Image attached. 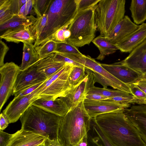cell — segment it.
I'll return each mask as SVG.
<instances>
[{
  "label": "cell",
  "instance_id": "603a6c76",
  "mask_svg": "<svg viewBox=\"0 0 146 146\" xmlns=\"http://www.w3.org/2000/svg\"><path fill=\"white\" fill-rule=\"evenodd\" d=\"M90 125V129L88 133L87 146H113L98 125L94 118H92Z\"/></svg>",
  "mask_w": 146,
  "mask_h": 146
},
{
  "label": "cell",
  "instance_id": "6da1fadb",
  "mask_svg": "<svg viewBox=\"0 0 146 146\" xmlns=\"http://www.w3.org/2000/svg\"><path fill=\"white\" fill-rule=\"evenodd\" d=\"M124 111L119 110L102 114L94 118L113 146H146Z\"/></svg>",
  "mask_w": 146,
  "mask_h": 146
},
{
  "label": "cell",
  "instance_id": "2e32d148",
  "mask_svg": "<svg viewBox=\"0 0 146 146\" xmlns=\"http://www.w3.org/2000/svg\"><path fill=\"white\" fill-rule=\"evenodd\" d=\"M122 61L143 75L145 74L146 73V39Z\"/></svg>",
  "mask_w": 146,
  "mask_h": 146
},
{
  "label": "cell",
  "instance_id": "8d00e7d4",
  "mask_svg": "<svg viewBox=\"0 0 146 146\" xmlns=\"http://www.w3.org/2000/svg\"><path fill=\"white\" fill-rule=\"evenodd\" d=\"M100 0H77V12L95 7Z\"/></svg>",
  "mask_w": 146,
  "mask_h": 146
},
{
  "label": "cell",
  "instance_id": "d6a6232c",
  "mask_svg": "<svg viewBox=\"0 0 146 146\" xmlns=\"http://www.w3.org/2000/svg\"><path fill=\"white\" fill-rule=\"evenodd\" d=\"M131 94L133 96L131 104L146 105V94L133 84L129 85Z\"/></svg>",
  "mask_w": 146,
  "mask_h": 146
},
{
  "label": "cell",
  "instance_id": "5bb4252c",
  "mask_svg": "<svg viewBox=\"0 0 146 146\" xmlns=\"http://www.w3.org/2000/svg\"><path fill=\"white\" fill-rule=\"evenodd\" d=\"M106 70L117 79L129 85L142 78L143 75L123 63L122 61L111 64H101Z\"/></svg>",
  "mask_w": 146,
  "mask_h": 146
},
{
  "label": "cell",
  "instance_id": "3957f363",
  "mask_svg": "<svg viewBox=\"0 0 146 146\" xmlns=\"http://www.w3.org/2000/svg\"><path fill=\"white\" fill-rule=\"evenodd\" d=\"M77 13V0H54L47 13L46 25L34 46L36 47L51 39L59 30L68 27Z\"/></svg>",
  "mask_w": 146,
  "mask_h": 146
},
{
  "label": "cell",
  "instance_id": "9a60e30c",
  "mask_svg": "<svg viewBox=\"0 0 146 146\" xmlns=\"http://www.w3.org/2000/svg\"><path fill=\"white\" fill-rule=\"evenodd\" d=\"M124 113L146 145V105L132 106L126 109Z\"/></svg>",
  "mask_w": 146,
  "mask_h": 146
},
{
  "label": "cell",
  "instance_id": "ac0fdd59",
  "mask_svg": "<svg viewBox=\"0 0 146 146\" xmlns=\"http://www.w3.org/2000/svg\"><path fill=\"white\" fill-rule=\"evenodd\" d=\"M47 138L30 131L21 129L13 135L7 146H38Z\"/></svg>",
  "mask_w": 146,
  "mask_h": 146
},
{
  "label": "cell",
  "instance_id": "816d5d0a",
  "mask_svg": "<svg viewBox=\"0 0 146 146\" xmlns=\"http://www.w3.org/2000/svg\"><path fill=\"white\" fill-rule=\"evenodd\" d=\"M141 78H145L146 79V73Z\"/></svg>",
  "mask_w": 146,
  "mask_h": 146
},
{
  "label": "cell",
  "instance_id": "681fc988",
  "mask_svg": "<svg viewBox=\"0 0 146 146\" xmlns=\"http://www.w3.org/2000/svg\"><path fill=\"white\" fill-rule=\"evenodd\" d=\"M88 145V133L79 142L77 146H87Z\"/></svg>",
  "mask_w": 146,
  "mask_h": 146
},
{
  "label": "cell",
  "instance_id": "7dc6e473",
  "mask_svg": "<svg viewBox=\"0 0 146 146\" xmlns=\"http://www.w3.org/2000/svg\"><path fill=\"white\" fill-rule=\"evenodd\" d=\"M34 2V0H28L26 3V16H27L29 14H31L32 13L33 8Z\"/></svg>",
  "mask_w": 146,
  "mask_h": 146
},
{
  "label": "cell",
  "instance_id": "83f0119b",
  "mask_svg": "<svg viewBox=\"0 0 146 146\" xmlns=\"http://www.w3.org/2000/svg\"><path fill=\"white\" fill-rule=\"evenodd\" d=\"M85 55L61 53L55 52L54 57L58 61L63 62L73 66L85 67Z\"/></svg>",
  "mask_w": 146,
  "mask_h": 146
},
{
  "label": "cell",
  "instance_id": "836d02e7",
  "mask_svg": "<svg viewBox=\"0 0 146 146\" xmlns=\"http://www.w3.org/2000/svg\"><path fill=\"white\" fill-rule=\"evenodd\" d=\"M53 0H34V12L37 18L46 14Z\"/></svg>",
  "mask_w": 146,
  "mask_h": 146
},
{
  "label": "cell",
  "instance_id": "44dd1931",
  "mask_svg": "<svg viewBox=\"0 0 146 146\" xmlns=\"http://www.w3.org/2000/svg\"><path fill=\"white\" fill-rule=\"evenodd\" d=\"M54 53L47 55L40 58L36 62L37 71L48 79L67 64L56 60Z\"/></svg>",
  "mask_w": 146,
  "mask_h": 146
},
{
  "label": "cell",
  "instance_id": "cb8c5ba5",
  "mask_svg": "<svg viewBox=\"0 0 146 146\" xmlns=\"http://www.w3.org/2000/svg\"><path fill=\"white\" fill-rule=\"evenodd\" d=\"M37 19L32 15L23 17L18 15H14L11 19L0 24V34L4 32L24 26L33 24Z\"/></svg>",
  "mask_w": 146,
  "mask_h": 146
},
{
  "label": "cell",
  "instance_id": "7bdbcfd3",
  "mask_svg": "<svg viewBox=\"0 0 146 146\" xmlns=\"http://www.w3.org/2000/svg\"><path fill=\"white\" fill-rule=\"evenodd\" d=\"M67 28V27H66L63 28L57 31L51 39L57 42H64L66 41V39L64 35V33L65 30Z\"/></svg>",
  "mask_w": 146,
  "mask_h": 146
},
{
  "label": "cell",
  "instance_id": "1f68e13d",
  "mask_svg": "<svg viewBox=\"0 0 146 146\" xmlns=\"http://www.w3.org/2000/svg\"><path fill=\"white\" fill-rule=\"evenodd\" d=\"M47 20V13L42 17L37 18L34 23L29 26L31 33L36 39L35 40L38 39L45 27Z\"/></svg>",
  "mask_w": 146,
  "mask_h": 146
},
{
  "label": "cell",
  "instance_id": "e575fe53",
  "mask_svg": "<svg viewBox=\"0 0 146 146\" xmlns=\"http://www.w3.org/2000/svg\"><path fill=\"white\" fill-rule=\"evenodd\" d=\"M11 0H0V24L11 19L14 15L11 12Z\"/></svg>",
  "mask_w": 146,
  "mask_h": 146
},
{
  "label": "cell",
  "instance_id": "8fae6325",
  "mask_svg": "<svg viewBox=\"0 0 146 146\" xmlns=\"http://www.w3.org/2000/svg\"><path fill=\"white\" fill-rule=\"evenodd\" d=\"M44 82L31 93L20 97L14 98L9 103L2 113L8 119L9 123L17 121L28 108L38 99L37 94Z\"/></svg>",
  "mask_w": 146,
  "mask_h": 146
},
{
  "label": "cell",
  "instance_id": "60d3db41",
  "mask_svg": "<svg viewBox=\"0 0 146 146\" xmlns=\"http://www.w3.org/2000/svg\"><path fill=\"white\" fill-rule=\"evenodd\" d=\"M9 48L7 45L0 39V67L4 64V58Z\"/></svg>",
  "mask_w": 146,
  "mask_h": 146
},
{
  "label": "cell",
  "instance_id": "d590c367",
  "mask_svg": "<svg viewBox=\"0 0 146 146\" xmlns=\"http://www.w3.org/2000/svg\"><path fill=\"white\" fill-rule=\"evenodd\" d=\"M56 52L76 54H82L76 47L67 41L57 42Z\"/></svg>",
  "mask_w": 146,
  "mask_h": 146
},
{
  "label": "cell",
  "instance_id": "f1b7e54d",
  "mask_svg": "<svg viewBox=\"0 0 146 146\" xmlns=\"http://www.w3.org/2000/svg\"><path fill=\"white\" fill-rule=\"evenodd\" d=\"M92 93L100 94L109 98L119 96H127L131 95L129 93L118 90L100 88L94 86L90 89L87 94Z\"/></svg>",
  "mask_w": 146,
  "mask_h": 146
},
{
  "label": "cell",
  "instance_id": "ba28073f",
  "mask_svg": "<svg viewBox=\"0 0 146 146\" xmlns=\"http://www.w3.org/2000/svg\"><path fill=\"white\" fill-rule=\"evenodd\" d=\"M85 67L91 72L93 76L94 83H98L104 88L110 86L116 89L131 94L129 86L122 82L104 69L101 63L89 55L85 56Z\"/></svg>",
  "mask_w": 146,
  "mask_h": 146
},
{
  "label": "cell",
  "instance_id": "d6986e66",
  "mask_svg": "<svg viewBox=\"0 0 146 146\" xmlns=\"http://www.w3.org/2000/svg\"><path fill=\"white\" fill-rule=\"evenodd\" d=\"M0 39L7 42L18 43L20 42L28 44L34 43L35 38L29 26H23L6 31L0 34Z\"/></svg>",
  "mask_w": 146,
  "mask_h": 146
},
{
  "label": "cell",
  "instance_id": "4fadbf2b",
  "mask_svg": "<svg viewBox=\"0 0 146 146\" xmlns=\"http://www.w3.org/2000/svg\"><path fill=\"white\" fill-rule=\"evenodd\" d=\"M85 109L91 118L100 115L125 110L130 106V104H122L106 100H94L85 99L83 101Z\"/></svg>",
  "mask_w": 146,
  "mask_h": 146
},
{
  "label": "cell",
  "instance_id": "d4e9b609",
  "mask_svg": "<svg viewBox=\"0 0 146 146\" xmlns=\"http://www.w3.org/2000/svg\"><path fill=\"white\" fill-rule=\"evenodd\" d=\"M92 42L100 51V54L96 58L98 60H103L106 56L113 53L119 50L116 46L111 42L106 37L100 35L95 38Z\"/></svg>",
  "mask_w": 146,
  "mask_h": 146
},
{
  "label": "cell",
  "instance_id": "b9f144b4",
  "mask_svg": "<svg viewBox=\"0 0 146 146\" xmlns=\"http://www.w3.org/2000/svg\"><path fill=\"white\" fill-rule=\"evenodd\" d=\"M12 135L0 129V146H7Z\"/></svg>",
  "mask_w": 146,
  "mask_h": 146
},
{
  "label": "cell",
  "instance_id": "5b68a950",
  "mask_svg": "<svg viewBox=\"0 0 146 146\" xmlns=\"http://www.w3.org/2000/svg\"><path fill=\"white\" fill-rule=\"evenodd\" d=\"M95 7L78 12L68 27L71 36L66 41L76 47L89 44L95 38Z\"/></svg>",
  "mask_w": 146,
  "mask_h": 146
},
{
  "label": "cell",
  "instance_id": "4316f807",
  "mask_svg": "<svg viewBox=\"0 0 146 146\" xmlns=\"http://www.w3.org/2000/svg\"><path fill=\"white\" fill-rule=\"evenodd\" d=\"M130 10L133 21L137 25L146 20V0H132Z\"/></svg>",
  "mask_w": 146,
  "mask_h": 146
},
{
  "label": "cell",
  "instance_id": "ee69618b",
  "mask_svg": "<svg viewBox=\"0 0 146 146\" xmlns=\"http://www.w3.org/2000/svg\"><path fill=\"white\" fill-rule=\"evenodd\" d=\"M108 98L100 94L92 93L87 94L85 99L94 100H101Z\"/></svg>",
  "mask_w": 146,
  "mask_h": 146
},
{
  "label": "cell",
  "instance_id": "7a4b0ae2",
  "mask_svg": "<svg viewBox=\"0 0 146 146\" xmlns=\"http://www.w3.org/2000/svg\"><path fill=\"white\" fill-rule=\"evenodd\" d=\"M91 118L83 101L69 110L60 121L58 139L62 146H77L90 129Z\"/></svg>",
  "mask_w": 146,
  "mask_h": 146
},
{
  "label": "cell",
  "instance_id": "9c48e42d",
  "mask_svg": "<svg viewBox=\"0 0 146 146\" xmlns=\"http://www.w3.org/2000/svg\"><path fill=\"white\" fill-rule=\"evenodd\" d=\"M20 67L14 62H6L0 67V111L13 94Z\"/></svg>",
  "mask_w": 146,
  "mask_h": 146
},
{
  "label": "cell",
  "instance_id": "52a82bcc",
  "mask_svg": "<svg viewBox=\"0 0 146 146\" xmlns=\"http://www.w3.org/2000/svg\"><path fill=\"white\" fill-rule=\"evenodd\" d=\"M73 67L67 64L46 80L37 94L38 99L53 100L62 96L71 88L68 82V78Z\"/></svg>",
  "mask_w": 146,
  "mask_h": 146
},
{
  "label": "cell",
  "instance_id": "f35d334b",
  "mask_svg": "<svg viewBox=\"0 0 146 146\" xmlns=\"http://www.w3.org/2000/svg\"><path fill=\"white\" fill-rule=\"evenodd\" d=\"M28 0H11L10 10L14 15H18L22 6L26 3Z\"/></svg>",
  "mask_w": 146,
  "mask_h": 146
},
{
  "label": "cell",
  "instance_id": "7402d4cb",
  "mask_svg": "<svg viewBox=\"0 0 146 146\" xmlns=\"http://www.w3.org/2000/svg\"><path fill=\"white\" fill-rule=\"evenodd\" d=\"M32 104L61 117L64 116L69 111L60 98L50 100L38 99Z\"/></svg>",
  "mask_w": 146,
  "mask_h": 146
},
{
  "label": "cell",
  "instance_id": "7c38bea8",
  "mask_svg": "<svg viewBox=\"0 0 146 146\" xmlns=\"http://www.w3.org/2000/svg\"><path fill=\"white\" fill-rule=\"evenodd\" d=\"M36 62L23 70H19L12 95L48 79L44 75L37 71Z\"/></svg>",
  "mask_w": 146,
  "mask_h": 146
},
{
  "label": "cell",
  "instance_id": "277c9868",
  "mask_svg": "<svg viewBox=\"0 0 146 146\" xmlns=\"http://www.w3.org/2000/svg\"><path fill=\"white\" fill-rule=\"evenodd\" d=\"M61 117L31 104L20 118L21 129L52 140H58Z\"/></svg>",
  "mask_w": 146,
  "mask_h": 146
},
{
  "label": "cell",
  "instance_id": "8992f818",
  "mask_svg": "<svg viewBox=\"0 0 146 146\" xmlns=\"http://www.w3.org/2000/svg\"><path fill=\"white\" fill-rule=\"evenodd\" d=\"M125 0H100L95 7L97 29L100 35L106 37L124 17Z\"/></svg>",
  "mask_w": 146,
  "mask_h": 146
},
{
  "label": "cell",
  "instance_id": "c3c4849f",
  "mask_svg": "<svg viewBox=\"0 0 146 146\" xmlns=\"http://www.w3.org/2000/svg\"><path fill=\"white\" fill-rule=\"evenodd\" d=\"M44 143L45 146H62L58 140H52L47 138Z\"/></svg>",
  "mask_w": 146,
  "mask_h": 146
},
{
  "label": "cell",
  "instance_id": "f546056e",
  "mask_svg": "<svg viewBox=\"0 0 146 146\" xmlns=\"http://www.w3.org/2000/svg\"><path fill=\"white\" fill-rule=\"evenodd\" d=\"M87 75L85 67L74 66L68 78V82L71 87L80 82Z\"/></svg>",
  "mask_w": 146,
  "mask_h": 146
},
{
  "label": "cell",
  "instance_id": "bcb514c9",
  "mask_svg": "<svg viewBox=\"0 0 146 146\" xmlns=\"http://www.w3.org/2000/svg\"><path fill=\"white\" fill-rule=\"evenodd\" d=\"M133 84L137 86L146 94V79L141 78Z\"/></svg>",
  "mask_w": 146,
  "mask_h": 146
},
{
  "label": "cell",
  "instance_id": "e0dca14e",
  "mask_svg": "<svg viewBox=\"0 0 146 146\" xmlns=\"http://www.w3.org/2000/svg\"><path fill=\"white\" fill-rule=\"evenodd\" d=\"M139 26L133 22L128 16L125 15L106 37L111 42L116 45L137 30Z\"/></svg>",
  "mask_w": 146,
  "mask_h": 146
},
{
  "label": "cell",
  "instance_id": "74e56055",
  "mask_svg": "<svg viewBox=\"0 0 146 146\" xmlns=\"http://www.w3.org/2000/svg\"><path fill=\"white\" fill-rule=\"evenodd\" d=\"M133 98V96L131 94L127 96H119L109 98L106 100L112 101L122 104H130Z\"/></svg>",
  "mask_w": 146,
  "mask_h": 146
},
{
  "label": "cell",
  "instance_id": "f5cc1de1",
  "mask_svg": "<svg viewBox=\"0 0 146 146\" xmlns=\"http://www.w3.org/2000/svg\"><path fill=\"white\" fill-rule=\"evenodd\" d=\"M44 143H43V144H41V145H38V146H45V145Z\"/></svg>",
  "mask_w": 146,
  "mask_h": 146
},
{
  "label": "cell",
  "instance_id": "ab89813d",
  "mask_svg": "<svg viewBox=\"0 0 146 146\" xmlns=\"http://www.w3.org/2000/svg\"><path fill=\"white\" fill-rule=\"evenodd\" d=\"M44 82L30 87L15 94L14 95V98L20 97L31 93L42 85Z\"/></svg>",
  "mask_w": 146,
  "mask_h": 146
},
{
  "label": "cell",
  "instance_id": "f6af8a7d",
  "mask_svg": "<svg viewBox=\"0 0 146 146\" xmlns=\"http://www.w3.org/2000/svg\"><path fill=\"white\" fill-rule=\"evenodd\" d=\"M9 123L6 116L1 113L0 115V129L3 131L8 126Z\"/></svg>",
  "mask_w": 146,
  "mask_h": 146
},
{
  "label": "cell",
  "instance_id": "f907efd6",
  "mask_svg": "<svg viewBox=\"0 0 146 146\" xmlns=\"http://www.w3.org/2000/svg\"><path fill=\"white\" fill-rule=\"evenodd\" d=\"M64 35L65 38L66 40L71 36V32L68 29H66L64 33Z\"/></svg>",
  "mask_w": 146,
  "mask_h": 146
},
{
  "label": "cell",
  "instance_id": "ffe728a7",
  "mask_svg": "<svg viewBox=\"0 0 146 146\" xmlns=\"http://www.w3.org/2000/svg\"><path fill=\"white\" fill-rule=\"evenodd\" d=\"M146 39V23L115 45L121 52L130 53Z\"/></svg>",
  "mask_w": 146,
  "mask_h": 146
},
{
  "label": "cell",
  "instance_id": "30bf717a",
  "mask_svg": "<svg viewBox=\"0 0 146 146\" xmlns=\"http://www.w3.org/2000/svg\"><path fill=\"white\" fill-rule=\"evenodd\" d=\"M85 70L87 75L83 80L59 97L68 111L83 101L90 89L94 86L92 73L86 69Z\"/></svg>",
  "mask_w": 146,
  "mask_h": 146
},
{
  "label": "cell",
  "instance_id": "4dcf8cb0",
  "mask_svg": "<svg viewBox=\"0 0 146 146\" xmlns=\"http://www.w3.org/2000/svg\"><path fill=\"white\" fill-rule=\"evenodd\" d=\"M57 42L51 39L39 46L35 47L40 59L47 55L56 52Z\"/></svg>",
  "mask_w": 146,
  "mask_h": 146
},
{
  "label": "cell",
  "instance_id": "484cf974",
  "mask_svg": "<svg viewBox=\"0 0 146 146\" xmlns=\"http://www.w3.org/2000/svg\"><path fill=\"white\" fill-rule=\"evenodd\" d=\"M40 57L33 44L23 43V57L20 70H23L37 62Z\"/></svg>",
  "mask_w": 146,
  "mask_h": 146
}]
</instances>
